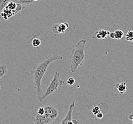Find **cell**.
<instances>
[{
  "label": "cell",
  "instance_id": "24",
  "mask_svg": "<svg viewBox=\"0 0 133 124\" xmlns=\"http://www.w3.org/2000/svg\"><path fill=\"white\" fill-rule=\"evenodd\" d=\"M110 37L112 39H115V35H114V32H111L110 33V35H109Z\"/></svg>",
  "mask_w": 133,
  "mask_h": 124
},
{
  "label": "cell",
  "instance_id": "21",
  "mask_svg": "<svg viewBox=\"0 0 133 124\" xmlns=\"http://www.w3.org/2000/svg\"><path fill=\"white\" fill-rule=\"evenodd\" d=\"M67 124H79V121L76 120H71L68 122Z\"/></svg>",
  "mask_w": 133,
  "mask_h": 124
},
{
  "label": "cell",
  "instance_id": "3",
  "mask_svg": "<svg viewBox=\"0 0 133 124\" xmlns=\"http://www.w3.org/2000/svg\"><path fill=\"white\" fill-rule=\"evenodd\" d=\"M60 75H61L60 73L58 72L55 73V75L52 81L50 83L49 86L47 87L45 92L43 94V100L52 93L57 91L59 87L63 85L65 83L64 81L61 79Z\"/></svg>",
  "mask_w": 133,
  "mask_h": 124
},
{
  "label": "cell",
  "instance_id": "5",
  "mask_svg": "<svg viewBox=\"0 0 133 124\" xmlns=\"http://www.w3.org/2000/svg\"><path fill=\"white\" fill-rule=\"evenodd\" d=\"M54 121H55L45 114H44L43 115L36 114L34 120V124H50Z\"/></svg>",
  "mask_w": 133,
  "mask_h": 124
},
{
  "label": "cell",
  "instance_id": "23",
  "mask_svg": "<svg viewBox=\"0 0 133 124\" xmlns=\"http://www.w3.org/2000/svg\"><path fill=\"white\" fill-rule=\"evenodd\" d=\"M128 118L132 121V123L133 124V114H130L128 115Z\"/></svg>",
  "mask_w": 133,
  "mask_h": 124
},
{
  "label": "cell",
  "instance_id": "18",
  "mask_svg": "<svg viewBox=\"0 0 133 124\" xmlns=\"http://www.w3.org/2000/svg\"><path fill=\"white\" fill-rule=\"evenodd\" d=\"M92 111L93 114L94 115H96L98 113L101 112V110L100 108L99 107H98V106H96V107H94L93 108L92 110Z\"/></svg>",
  "mask_w": 133,
  "mask_h": 124
},
{
  "label": "cell",
  "instance_id": "10",
  "mask_svg": "<svg viewBox=\"0 0 133 124\" xmlns=\"http://www.w3.org/2000/svg\"><path fill=\"white\" fill-rule=\"evenodd\" d=\"M115 87L121 95H123L127 92V86L126 83L125 82L116 83L115 85Z\"/></svg>",
  "mask_w": 133,
  "mask_h": 124
},
{
  "label": "cell",
  "instance_id": "4",
  "mask_svg": "<svg viewBox=\"0 0 133 124\" xmlns=\"http://www.w3.org/2000/svg\"><path fill=\"white\" fill-rule=\"evenodd\" d=\"M45 109V112L46 115H48L49 118L52 119L54 121L58 118L59 114V112L58 109L51 105H47L44 107Z\"/></svg>",
  "mask_w": 133,
  "mask_h": 124
},
{
  "label": "cell",
  "instance_id": "12",
  "mask_svg": "<svg viewBox=\"0 0 133 124\" xmlns=\"http://www.w3.org/2000/svg\"><path fill=\"white\" fill-rule=\"evenodd\" d=\"M8 71L6 64H3L0 66V79L7 74Z\"/></svg>",
  "mask_w": 133,
  "mask_h": 124
},
{
  "label": "cell",
  "instance_id": "16",
  "mask_svg": "<svg viewBox=\"0 0 133 124\" xmlns=\"http://www.w3.org/2000/svg\"><path fill=\"white\" fill-rule=\"evenodd\" d=\"M12 0H0V14L4 9L7 4Z\"/></svg>",
  "mask_w": 133,
  "mask_h": 124
},
{
  "label": "cell",
  "instance_id": "20",
  "mask_svg": "<svg viewBox=\"0 0 133 124\" xmlns=\"http://www.w3.org/2000/svg\"><path fill=\"white\" fill-rule=\"evenodd\" d=\"M45 112V109H44V107H40L37 110V114L38 115H43Z\"/></svg>",
  "mask_w": 133,
  "mask_h": 124
},
{
  "label": "cell",
  "instance_id": "6",
  "mask_svg": "<svg viewBox=\"0 0 133 124\" xmlns=\"http://www.w3.org/2000/svg\"><path fill=\"white\" fill-rule=\"evenodd\" d=\"M69 24L67 23H61L60 24L55 23L52 26V32L56 35L59 34H63L66 31L69 27Z\"/></svg>",
  "mask_w": 133,
  "mask_h": 124
},
{
  "label": "cell",
  "instance_id": "13",
  "mask_svg": "<svg viewBox=\"0 0 133 124\" xmlns=\"http://www.w3.org/2000/svg\"><path fill=\"white\" fill-rule=\"evenodd\" d=\"M114 32L115 35V39L116 40L121 39L124 35V32L121 30H116Z\"/></svg>",
  "mask_w": 133,
  "mask_h": 124
},
{
  "label": "cell",
  "instance_id": "15",
  "mask_svg": "<svg viewBox=\"0 0 133 124\" xmlns=\"http://www.w3.org/2000/svg\"><path fill=\"white\" fill-rule=\"evenodd\" d=\"M17 3H15V2H14V1H10V2L8 3L6 7L8 9L12 10H14V11H15L16 12V8H17Z\"/></svg>",
  "mask_w": 133,
  "mask_h": 124
},
{
  "label": "cell",
  "instance_id": "14",
  "mask_svg": "<svg viewBox=\"0 0 133 124\" xmlns=\"http://www.w3.org/2000/svg\"><path fill=\"white\" fill-rule=\"evenodd\" d=\"M31 44L34 47L37 48L40 46L41 44V41L38 38H34L31 40Z\"/></svg>",
  "mask_w": 133,
  "mask_h": 124
},
{
  "label": "cell",
  "instance_id": "11",
  "mask_svg": "<svg viewBox=\"0 0 133 124\" xmlns=\"http://www.w3.org/2000/svg\"><path fill=\"white\" fill-rule=\"evenodd\" d=\"M110 32L107 30H100L96 32V37L98 39H105L109 35Z\"/></svg>",
  "mask_w": 133,
  "mask_h": 124
},
{
  "label": "cell",
  "instance_id": "9",
  "mask_svg": "<svg viewBox=\"0 0 133 124\" xmlns=\"http://www.w3.org/2000/svg\"><path fill=\"white\" fill-rule=\"evenodd\" d=\"M16 3H20L24 8H26L28 7H30L34 5L35 4L37 3V2H35L34 0H12Z\"/></svg>",
  "mask_w": 133,
  "mask_h": 124
},
{
  "label": "cell",
  "instance_id": "7",
  "mask_svg": "<svg viewBox=\"0 0 133 124\" xmlns=\"http://www.w3.org/2000/svg\"><path fill=\"white\" fill-rule=\"evenodd\" d=\"M16 14L17 12L16 11L8 9L6 7L0 14V20L3 21L7 20Z\"/></svg>",
  "mask_w": 133,
  "mask_h": 124
},
{
  "label": "cell",
  "instance_id": "2",
  "mask_svg": "<svg viewBox=\"0 0 133 124\" xmlns=\"http://www.w3.org/2000/svg\"><path fill=\"white\" fill-rule=\"evenodd\" d=\"M87 40L81 39L75 44L70 57V68L72 73L76 72L79 67L86 60L85 47Z\"/></svg>",
  "mask_w": 133,
  "mask_h": 124
},
{
  "label": "cell",
  "instance_id": "26",
  "mask_svg": "<svg viewBox=\"0 0 133 124\" xmlns=\"http://www.w3.org/2000/svg\"><path fill=\"white\" fill-rule=\"evenodd\" d=\"M1 86H0V90H1Z\"/></svg>",
  "mask_w": 133,
  "mask_h": 124
},
{
  "label": "cell",
  "instance_id": "1",
  "mask_svg": "<svg viewBox=\"0 0 133 124\" xmlns=\"http://www.w3.org/2000/svg\"><path fill=\"white\" fill-rule=\"evenodd\" d=\"M63 59V57L58 54L50 55L45 59L35 66L31 71L25 73L27 75L32 78L34 84V89L36 93V97L39 102H42L43 101V96L44 93L42 86V82L48 67L55 61L61 60Z\"/></svg>",
  "mask_w": 133,
  "mask_h": 124
},
{
  "label": "cell",
  "instance_id": "19",
  "mask_svg": "<svg viewBox=\"0 0 133 124\" xmlns=\"http://www.w3.org/2000/svg\"><path fill=\"white\" fill-rule=\"evenodd\" d=\"M75 83V79L73 77H69L67 80V84L69 86H72Z\"/></svg>",
  "mask_w": 133,
  "mask_h": 124
},
{
  "label": "cell",
  "instance_id": "25",
  "mask_svg": "<svg viewBox=\"0 0 133 124\" xmlns=\"http://www.w3.org/2000/svg\"><path fill=\"white\" fill-rule=\"evenodd\" d=\"M35 2H38L39 1H40V0H34Z\"/></svg>",
  "mask_w": 133,
  "mask_h": 124
},
{
  "label": "cell",
  "instance_id": "17",
  "mask_svg": "<svg viewBox=\"0 0 133 124\" xmlns=\"http://www.w3.org/2000/svg\"><path fill=\"white\" fill-rule=\"evenodd\" d=\"M125 40L129 42H133V31H129L125 35Z\"/></svg>",
  "mask_w": 133,
  "mask_h": 124
},
{
  "label": "cell",
  "instance_id": "27",
  "mask_svg": "<svg viewBox=\"0 0 133 124\" xmlns=\"http://www.w3.org/2000/svg\"></svg>",
  "mask_w": 133,
  "mask_h": 124
},
{
  "label": "cell",
  "instance_id": "22",
  "mask_svg": "<svg viewBox=\"0 0 133 124\" xmlns=\"http://www.w3.org/2000/svg\"><path fill=\"white\" fill-rule=\"evenodd\" d=\"M96 116V118L98 119H102L104 117V114L103 113L101 112L98 113Z\"/></svg>",
  "mask_w": 133,
  "mask_h": 124
},
{
  "label": "cell",
  "instance_id": "8",
  "mask_svg": "<svg viewBox=\"0 0 133 124\" xmlns=\"http://www.w3.org/2000/svg\"><path fill=\"white\" fill-rule=\"evenodd\" d=\"M75 108V102H74L69 107L68 112L64 119L61 121L60 124H67L68 122L72 119V112Z\"/></svg>",
  "mask_w": 133,
  "mask_h": 124
}]
</instances>
